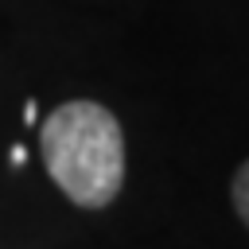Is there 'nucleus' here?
<instances>
[{"mask_svg": "<svg viewBox=\"0 0 249 249\" xmlns=\"http://www.w3.org/2000/svg\"><path fill=\"white\" fill-rule=\"evenodd\" d=\"M43 163L58 191L86 206H109L124 187V132L97 101H62L39 132Z\"/></svg>", "mask_w": 249, "mask_h": 249, "instance_id": "f257e3e1", "label": "nucleus"}, {"mask_svg": "<svg viewBox=\"0 0 249 249\" xmlns=\"http://www.w3.org/2000/svg\"><path fill=\"white\" fill-rule=\"evenodd\" d=\"M230 195H233V206H237L241 222L249 226V160L237 167V175H233V183H230Z\"/></svg>", "mask_w": 249, "mask_h": 249, "instance_id": "f03ea898", "label": "nucleus"}, {"mask_svg": "<svg viewBox=\"0 0 249 249\" xmlns=\"http://www.w3.org/2000/svg\"><path fill=\"white\" fill-rule=\"evenodd\" d=\"M35 117H39V109H35V101H27V105H23V121L35 124Z\"/></svg>", "mask_w": 249, "mask_h": 249, "instance_id": "7ed1b4c3", "label": "nucleus"}, {"mask_svg": "<svg viewBox=\"0 0 249 249\" xmlns=\"http://www.w3.org/2000/svg\"><path fill=\"white\" fill-rule=\"evenodd\" d=\"M23 160H27V152H23L19 144H16V148H12V163H23Z\"/></svg>", "mask_w": 249, "mask_h": 249, "instance_id": "20e7f679", "label": "nucleus"}]
</instances>
